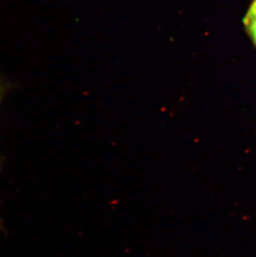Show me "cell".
I'll list each match as a JSON object with an SVG mask.
<instances>
[{
    "instance_id": "cell-1",
    "label": "cell",
    "mask_w": 256,
    "mask_h": 257,
    "mask_svg": "<svg viewBox=\"0 0 256 257\" xmlns=\"http://www.w3.org/2000/svg\"><path fill=\"white\" fill-rule=\"evenodd\" d=\"M244 25L246 26L249 36L251 37L256 44V2H253L244 19Z\"/></svg>"
},
{
    "instance_id": "cell-2",
    "label": "cell",
    "mask_w": 256,
    "mask_h": 257,
    "mask_svg": "<svg viewBox=\"0 0 256 257\" xmlns=\"http://www.w3.org/2000/svg\"><path fill=\"white\" fill-rule=\"evenodd\" d=\"M1 97H2V88L0 87V101H1Z\"/></svg>"
},
{
    "instance_id": "cell-3",
    "label": "cell",
    "mask_w": 256,
    "mask_h": 257,
    "mask_svg": "<svg viewBox=\"0 0 256 257\" xmlns=\"http://www.w3.org/2000/svg\"><path fill=\"white\" fill-rule=\"evenodd\" d=\"M254 2H256V0H254Z\"/></svg>"
}]
</instances>
